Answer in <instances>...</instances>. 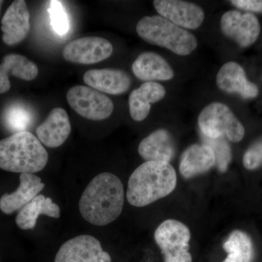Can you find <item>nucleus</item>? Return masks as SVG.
<instances>
[{"label":"nucleus","mask_w":262,"mask_h":262,"mask_svg":"<svg viewBox=\"0 0 262 262\" xmlns=\"http://www.w3.org/2000/svg\"><path fill=\"white\" fill-rule=\"evenodd\" d=\"M70 117L66 110L53 108L47 118L36 129L38 139L50 148H57L67 141L71 134Z\"/></svg>","instance_id":"4468645a"},{"label":"nucleus","mask_w":262,"mask_h":262,"mask_svg":"<svg viewBox=\"0 0 262 262\" xmlns=\"http://www.w3.org/2000/svg\"><path fill=\"white\" fill-rule=\"evenodd\" d=\"M48 151L29 131L15 133L0 141V168L13 173H34L43 170Z\"/></svg>","instance_id":"7ed1b4c3"},{"label":"nucleus","mask_w":262,"mask_h":262,"mask_svg":"<svg viewBox=\"0 0 262 262\" xmlns=\"http://www.w3.org/2000/svg\"><path fill=\"white\" fill-rule=\"evenodd\" d=\"M125 192L121 180L104 172L91 180L84 189L79 208L84 220L96 226H105L117 220L123 208Z\"/></svg>","instance_id":"f257e3e1"},{"label":"nucleus","mask_w":262,"mask_h":262,"mask_svg":"<svg viewBox=\"0 0 262 262\" xmlns=\"http://www.w3.org/2000/svg\"><path fill=\"white\" fill-rule=\"evenodd\" d=\"M221 30L226 37L232 39L241 48H248L257 40L261 25L256 15L229 10L220 20Z\"/></svg>","instance_id":"6e6552de"},{"label":"nucleus","mask_w":262,"mask_h":262,"mask_svg":"<svg viewBox=\"0 0 262 262\" xmlns=\"http://www.w3.org/2000/svg\"><path fill=\"white\" fill-rule=\"evenodd\" d=\"M227 253L222 262H251L253 257V246L251 237L241 230H234L229 234L223 244Z\"/></svg>","instance_id":"5701e85b"},{"label":"nucleus","mask_w":262,"mask_h":262,"mask_svg":"<svg viewBox=\"0 0 262 262\" xmlns=\"http://www.w3.org/2000/svg\"><path fill=\"white\" fill-rule=\"evenodd\" d=\"M215 165L213 149L206 144H192L183 153L179 164L182 177L191 179L206 173Z\"/></svg>","instance_id":"aec40b11"},{"label":"nucleus","mask_w":262,"mask_h":262,"mask_svg":"<svg viewBox=\"0 0 262 262\" xmlns=\"http://www.w3.org/2000/svg\"><path fill=\"white\" fill-rule=\"evenodd\" d=\"M4 2L3 1V0H0V12H1V8L2 6H3V4Z\"/></svg>","instance_id":"c85d7f7f"},{"label":"nucleus","mask_w":262,"mask_h":262,"mask_svg":"<svg viewBox=\"0 0 262 262\" xmlns=\"http://www.w3.org/2000/svg\"><path fill=\"white\" fill-rule=\"evenodd\" d=\"M153 5L160 16L181 28L194 30L204 21V10L195 3L182 0H155Z\"/></svg>","instance_id":"9b49d317"},{"label":"nucleus","mask_w":262,"mask_h":262,"mask_svg":"<svg viewBox=\"0 0 262 262\" xmlns=\"http://www.w3.org/2000/svg\"><path fill=\"white\" fill-rule=\"evenodd\" d=\"M245 168L254 170L262 166V138L253 143L246 150L243 158Z\"/></svg>","instance_id":"bb28decb"},{"label":"nucleus","mask_w":262,"mask_h":262,"mask_svg":"<svg viewBox=\"0 0 262 262\" xmlns=\"http://www.w3.org/2000/svg\"><path fill=\"white\" fill-rule=\"evenodd\" d=\"M175 143L170 133L158 129L141 141L139 154L146 161L169 162L175 155Z\"/></svg>","instance_id":"6ab92c4d"},{"label":"nucleus","mask_w":262,"mask_h":262,"mask_svg":"<svg viewBox=\"0 0 262 262\" xmlns=\"http://www.w3.org/2000/svg\"><path fill=\"white\" fill-rule=\"evenodd\" d=\"M72 110L91 120H103L113 113L114 103L108 96L89 86L75 85L67 94Z\"/></svg>","instance_id":"0eeeda50"},{"label":"nucleus","mask_w":262,"mask_h":262,"mask_svg":"<svg viewBox=\"0 0 262 262\" xmlns=\"http://www.w3.org/2000/svg\"><path fill=\"white\" fill-rule=\"evenodd\" d=\"M132 71L138 79L145 82L170 80L174 77L171 66L163 56L153 52L139 55L133 63Z\"/></svg>","instance_id":"a211bd4d"},{"label":"nucleus","mask_w":262,"mask_h":262,"mask_svg":"<svg viewBox=\"0 0 262 262\" xmlns=\"http://www.w3.org/2000/svg\"><path fill=\"white\" fill-rule=\"evenodd\" d=\"M46 184L34 173H21L20 185L14 192L5 194L0 198V210L5 214L20 211L38 195Z\"/></svg>","instance_id":"dca6fc26"},{"label":"nucleus","mask_w":262,"mask_h":262,"mask_svg":"<svg viewBox=\"0 0 262 262\" xmlns=\"http://www.w3.org/2000/svg\"><path fill=\"white\" fill-rule=\"evenodd\" d=\"M204 144L209 146L214 152L215 165L221 173L227 171L232 159V149L225 138L209 139L203 136Z\"/></svg>","instance_id":"b1692460"},{"label":"nucleus","mask_w":262,"mask_h":262,"mask_svg":"<svg viewBox=\"0 0 262 262\" xmlns=\"http://www.w3.org/2000/svg\"><path fill=\"white\" fill-rule=\"evenodd\" d=\"M39 73L37 66L27 57L18 54H9L3 58L0 64V94L10 91V76L26 81H32Z\"/></svg>","instance_id":"412c9836"},{"label":"nucleus","mask_w":262,"mask_h":262,"mask_svg":"<svg viewBox=\"0 0 262 262\" xmlns=\"http://www.w3.org/2000/svg\"><path fill=\"white\" fill-rule=\"evenodd\" d=\"M41 215L58 219L61 211L59 206L53 203L51 198L38 194L19 211L15 222L20 229L24 230L32 229L35 227L38 217Z\"/></svg>","instance_id":"4be33fe9"},{"label":"nucleus","mask_w":262,"mask_h":262,"mask_svg":"<svg viewBox=\"0 0 262 262\" xmlns=\"http://www.w3.org/2000/svg\"><path fill=\"white\" fill-rule=\"evenodd\" d=\"M175 169L168 162L146 161L131 174L127 199L131 206L144 207L169 195L177 187Z\"/></svg>","instance_id":"f03ea898"},{"label":"nucleus","mask_w":262,"mask_h":262,"mask_svg":"<svg viewBox=\"0 0 262 262\" xmlns=\"http://www.w3.org/2000/svg\"><path fill=\"white\" fill-rule=\"evenodd\" d=\"M29 11L24 0H15L5 12L2 20L3 42L15 46L25 39L30 29Z\"/></svg>","instance_id":"ddd939ff"},{"label":"nucleus","mask_w":262,"mask_h":262,"mask_svg":"<svg viewBox=\"0 0 262 262\" xmlns=\"http://www.w3.org/2000/svg\"><path fill=\"white\" fill-rule=\"evenodd\" d=\"M136 32L145 42L166 48L178 56H188L198 47V39L192 32L160 15L141 18L136 25Z\"/></svg>","instance_id":"20e7f679"},{"label":"nucleus","mask_w":262,"mask_h":262,"mask_svg":"<svg viewBox=\"0 0 262 262\" xmlns=\"http://www.w3.org/2000/svg\"><path fill=\"white\" fill-rule=\"evenodd\" d=\"M191 232L187 225L175 220L160 224L155 239L164 256V262H192L189 253Z\"/></svg>","instance_id":"423d86ee"},{"label":"nucleus","mask_w":262,"mask_h":262,"mask_svg":"<svg viewBox=\"0 0 262 262\" xmlns=\"http://www.w3.org/2000/svg\"><path fill=\"white\" fill-rule=\"evenodd\" d=\"M113 52V45L104 38L82 37L66 45L63 57L72 63L92 64L110 58Z\"/></svg>","instance_id":"9d476101"},{"label":"nucleus","mask_w":262,"mask_h":262,"mask_svg":"<svg viewBox=\"0 0 262 262\" xmlns=\"http://www.w3.org/2000/svg\"><path fill=\"white\" fill-rule=\"evenodd\" d=\"M202 134L209 139L225 138L238 143L245 136V127L229 106L223 103L213 102L202 110L198 117Z\"/></svg>","instance_id":"39448f33"},{"label":"nucleus","mask_w":262,"mask_h":262,"mask_svg":"<svg viewBox=\"0 0 262 262\" xmlns=\"http://www.w3.org/2000/svg\"><path fill=\"white\" fill-rule=\"evenodd\" d=\"M219 89L227 94H237L244 99L257 97L256 84L248 80L244 69L239 63L229 61L221 67L216 75Z\"/></svg>","instance_id":"f8f14e48"},{"label":"nucleus","mask_w":262,"mask_h":262,"mask_svg":"<svg viewBox=\"0 0 262 262\" xmlns=\"http://www.w3.org/2000/svg\"><path fill=\"white\" fill-rule=\"evenodd\" d=\"M230 3L239 9L253 13H262V0H232Z\"/></svg>","instance_id":"cd10ccee"},{"label":"nucleus","mask_w":262,"mask_h":262,"mask_svg":"<svg viewBox=\"0 0 262 262\" xmlns=\"http://www.w3.org/2000/svg\"><path fill=\"white\" fill-rule=\"evenodd\" d=\"M101 243L88 234L77 236L64 243L57 253L55 262H111Z\"/></svg>","instance_id":"1a4fd4ad"},{"label":"nucleus","mask_w":262,"mask_h":262,"mask_svg":"<svg viewBox=\"0 0 262 262\" xmlns=\"http://www.w3.org/2000/svg\"><path fill=\"white\" fill-rule=\"evenodd\" d=\"M83 80L89 87L110 95L124 94L131 85L128 74L115 69L89 70L84 73Z\"/></svg>","instance_id":"2eb2a0df"},{"label":"nucleus","mask_w":262,"mask_h":262,"mask_svg":"<svg viewBox=\"0 0 262 262\" xmlns=\"http://www.w3.org/2000/svg\"><path fill=\"white\" fill-rule=\"evenodd\" d=\"M166 94L165 87L155 82H146L134 90L129 96V111L133 120H145L151 110V104L163 99Z\"/></svg>","instance_id":"f3484780"},{"label":"nucleus","mask_w":262,"mask_h":262,"mask_svg":"<svg viewBox=\"0 0 262 262\" xmlns=\"http://www.w3.org/2000/svg\"><path fill=\"white\" fill-rule=\"evenodd\" d=\"M49 12L53 30L59 35H64L70 30V23L61 2L52 1Z\"/></svg>","instance_id":"a878e982"},{"label":"nucleus","mask_w":262,"mask_h":262,"mask_svg":"<svg viewBox=\"0 0 262 262\" xmlns=\"http://www.w3.org/2000/svg\"><path fill=\"white\" fill-rule=\"evenodd\" d=\"M6 122L10 129L16 131L15 133L27 131L32 122V115L23 106H12L7 113Z\"/></svg>","instance_id":"393cba45"}]
</instances>
